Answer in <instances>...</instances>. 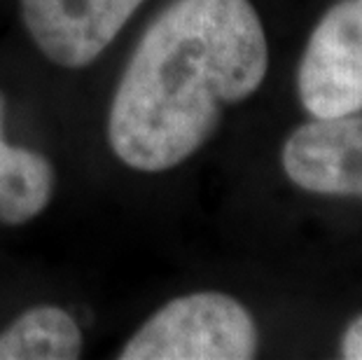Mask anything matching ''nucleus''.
I'll list each match as a JSON object with an SVG mask.
<instances>
[{"label":"nucleus","instance_id":"3","mask_svg":"<svg viewBox=\"0 0 362 360\" xmlns=\"http://www.w3.org/2000/svg\"><path fill=\"white\" fill-rule=\"evenodd\" d=\"M297 89L313 117L362 110V0H339L309 37Z\"/></svg>","mask_w":362,"mask_h":360},{"label":"nucleus","instance_id":"8","mask_svg":"<svg viewBox=\"0 0 362 360\" xmlns=\"http://www.w3.org/2000/svg\"><path fill=\"white\" fill-rule=\"evenodd\" d=\"M341 356L346 360H362V316L349 325L341 342Z\"/></svg>","mask_w":362,"mask_h":360},{"label":"nucleus","instance_id":"6","mask_svg":"<svg viewBox=\"0 0 362 360\" xmlns=\"http://www.w3.org/2000/svg\"><path fill=\"white\" fill-rule=\"evenodd\" d=\"M5 98L0 94V222L24 225L47 209L54 168L40 152L10 145L3 136Z\"/></svg>","mask_w":362,"mask_h":360},{"label":"nucleus","instance_id":"2","mask_svg":"<svg viewBox=\"0 0 362 360\" xmlns=\"http://www.w3.org/2000/svg\"><path fill=\"white\" fill-rule=\"evenodd\" d=\"M257 325L248 309L222 293L175 297L138 330L122 360H250Z\"/></svg>","mask_w":362,"mask_h":360},{"label":"nucleus","instance_id":"7","mask_svg":"<svg viewBox=\"0 0 362 360\" xmlns=\"http://www.w3.org/2000/svg\"><path fill=\"white\" fill-rule=\"evenodd\" d=\"M82 332L59 306H33L0 332V360H75Z\"/></svg>","mask_w":362,"mask_h":360},{"label":"nucleus","instance_id":"4","mask_svg":"<svg viewBox=\"0 0 362 360\" xmlns=\"http://www.w3.org/2000/svg\"><path fill=\"white\" fill-rule=\"evenodd\" d=\"M145 0H19L37 50L61 68H87L110 47Z\"/></svg>","mask_w":362,"mask_h":360},{"label":"nucleus","instance_id":"5","mask_svg":"<svg viewBox=\"0 0 362 360\" xmlns=\"http://www.w3.org/2000/svg\"><path fill=\"white\" fill-rule=\"evenodd\" d=\"M281 159L306 192L362 197V115L313 117L290 134Z\"/></svg>","mask_w":362,"mask_h":360},{"label":"nucleus","instance_id":"1","mask_svg":"<svg viewBox=\"0 0 362 360\" xmlns=\"http://www.w3.org/2000/svg\"><path fill=\"white\" fill-rule=\"evenodd\" d=\"M269 47L250 0H171L138 40L107 112L122 164L159 173L211 139L227 105L267 78Z\"/></svg>","mask_w":362,"mask_h":360}]
</instances>
